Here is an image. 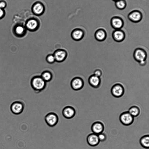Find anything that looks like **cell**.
Here are the masks:
<instances>
[{
  "instance_id": "e0dca14e",
  "label": "cell",
  "mask_w": 149,
  "mask_h": 149,
  "mask_svg": "<svg viewBox=\"0 0 149 149\" xmlns=\"http://www.w3.org/2000/svg\"><path fill=\"white\" fill-rule=\"evenodd\" d=\"M91 128L93 133L98 135L103 132L104 129V126L102 123L97 121L93 123Z\"/></svg>"
},
{
  "instance_id": "6da1fadb",
  "label": "cell",
  "mask_w": 149,
  "mask_h": 149,
  "mask_svg": "<svg viewBox=\"0 0 149 149\" xmlns=\"http://www.w3.org/2000/svg\"><path fill=\"white\" fill-rule=\"evenodd\" d=\"M32 88L36 93H38L45 89L46 82L40 76H36L33 77L31 81Z\"/></svg>"
},
{
  "instance_id": "4dcf8cb0",
  "label": "cell",
  "mask_w": 149,
  "mask_h": 149,
  "mask_svg": "<svg viewBox=\"0 0 149 149\" xmlns=\"http://www.w3.org/2000/svg\"><path fill=\"white\" fill-rule=\"evenodd\" d=\"M112 0L115 2H116V1H118L119 0Z\"/></svg>"
},
{
  "instance_id": "603a6c76",
  "label": "cell",
  "mask_w": 149,
  "mask_h": 149,
  "mask_svg": "<svg viewBox=\"0 0 149 149\" xmlns=\"http://www.w3.org/2000/svg\"><path fill=\"white\" fill-rule=\"evenodd\" d=\"M134 117L138 116L140 113L139 108L137 106H133L128 109V111Z\"/></svg>"
},
{
  "instance_id": "2e32d148",
  "label": "cell",
  "mask_w": 149,
  "mask_h": 149,
  "mask_svg": "<svg viewBox=\"0 0 149 149\" xmlns=\"http://www.w3.org/2000/svg\"><path fill=\"white\" fill-rule=\"evenodd\" d=\"M84 34V31L83 29L79 28H76L72 31L71 36L74 40L79 41L83 39Z\"/></svg>"
},
{
  "instance_id": "ffe728a7",
  "label": "cell",
  "mask_w": 149,
  "mask_h": 149,
  "mask_svg": "<svg viewBox=\"0 0 149 149\" xmlns=\"http://www.w3.org/2000/svg\"><path fill=\"white\" fill-rule=\"evenodd\" d=\"M86 140L88 144L92 146H97L100 142L98 135L94 133L89 134L87 136Z\"/></svg>"
},
{
  "instance_id": "7c38bea8",
  "label": "cell",
  "mask_w": 149,
  "mask_h": 149,
  "mask_svg": "<svg viewBox=\"0 0 149 149\" xmlns=\"http://www.w3.org/2000/svg\"><path fill=\"white\" fill-rule=\"evenodd\" d=\"M53 54L54 57L56 61L58 63H61L64 61L68 56L67 52L63 49H58L56 50Z\"/></svg>"
},
{
  "instance_id": "7a4b0ae2",
  "label": "cell",
  "mask_w": 149,
  "mask_h": 149,
  "mask_svg": "<svg viewBox=\"0 0 149 149\" xmlns=\"http://www.w3.org/2000/svg\"><path fill=\"white\" fill-rule=\"evenodd\" d=\"M40 22L37 17H33L29 18L26 21L25 26L27 30L31 32H34L40 28Z\"/></svg>"
},
{
  "instance_id": "83f0119b",
  "label": "cell",
  "mask_w": 149,
  "mask_h": 149,
  "mask_svg": "<svg viewBox=\"0 0 149 149\" xmlns=\"http://www.w3.org/2000/svg\"><path fill=\"white\" fill-rule=\"evenodd\" d=\"M7 3L6 1L4 0H1L0 1V8L4 9L6 7Z\"/></svg>"
},
{
  "instance_id": "f1b7e54d",
  "label": "cell",
  "mask_w": 149,
  "mask_h": 149,
  "mask_svg": "<svg viewBox=\"0 0 149 149\" xmlns=\"http://www.w3.org/2000/svg\"><path fill=\"white\" fill-rule=\"evenodd\" d=\"M5 15V12L4 9L0 8V19L3 18Z\"/></svg>"
},
{
  "instance_id": "8992f818",
  "label": "cell",
  "mask_w": 149,
  "mask_h": 149,
  "mask_svg": "<svg viewBox=\"0 0 149 149\" xmlns=\"http://www.w3.org/2000/svg\"><path fill=\"white\" fill-rule=\"evenodd\" d=\"M111 92L113 96L116 98H119L122 96L124 94L125 89L122 84L117 83L112 86Z\"/></svg>"
},
{
  "instance_id": "5b68a950",
  "label": "cell",
  "mask_w": 149,
  "mask_h": 149,
  "mask_svg": "<svg viewBox=\"0 0 149 149\" xmlns=\"http://www.w3.org/2000/svg\"><path fill=\"white\" fill-rule=\"evenodd\" d=\"M31 10L33 13L36 16H40L43 14L45 10L44 4L40 1H37L32 5Z\"/></svg>"
},
{
  "instance_id": "9c48e42d",
  "label": "cell",
  "mask_w": 149,
  "mask_h": 149,
  "mask_svg": "<svg viewBox=\"0 0 149 149\" xmlns=\"http://www.w3.org/2000/svg\"><path fill=\"white\" fill-rule=\"evenodd\" d=\"M110 22L111 27L115 30L121 29L124 24L123 19L118 16H114L111 17Z\"/></svg>"
},
{
  "instance_id": "3957f363",
  "label": "cell",
  "mask_w": 149,
  "mask_h": 149,
  "mask_svg": "<svg viewBox=\"0 0 149 149\" xmlns=\"http://www.w3.org/2000/svg\"><path fill=\"white\" fill-rule=\"evenodd\" d=\"M133 55L135 61L139 63L146 60L147 54L144 49L137 48L134 50Z\"/></svg>"
},
{
  "instance_id": "9a60e30c",
  "label": "cell",
  "mask_w": 149,
  "mask_h": 149,
  "mask_svg": "<svg viewBox=\"0 0 149 149\" xmlns=\"http://www.w3.org/2000/svg\"><path fill=\"white\" fill-rule=\"evenodd\" d=\"M62 114L65 118L70 119L74 117L76 114L75 109L72 106H68L64 107L62 111Z\"/></svg>"
},
{
  "instance_id": "ba28073f",
  "label": "cell",
  "mask_w": 149,
  "mask_h": 149,
  "mask_svg": "<svg viewBox=\"0 0 149 149\" xmlns=\"http://www.w3.org/2000/svg\"><path fill=\"white\" fill-rule=\"evenodd\" d=\"M119 120L121 123L125 126L132 124L134 120V117L128 111L122 113L119 116Z\"/></svg>"
},
{
  "instance_id": "44dd1931",
  "label": "cell",
  "mask_w": 149,
  "mask_h": 149,
  "mask_svg": "<svg viewBox=\"0 0 149 149\" xmlns=\"http://www.w3.org/2000/svg\"><path fill=\"white\" fill-rule=\"evenodd\" d=\"M140 145L143 148L148 149L149 148V135H146L141 137L140 139Z\"/></svg>"
},
{
  "instance_id": "4fadbf2b",
  "label": "cell",
  "mask_w": 149,
  "mask_h": 149,
  "mask_svg": "<svg viewBox=\"0 0 149 149\" xmlns=\"http://www.w3.org/2000/svg\"><path fill=\"white\" fill-rule=\"evenodd\" d=\"M27 29L22 24H17L13 29V33L17 37L22 38L27 33Z\"/></svg>"
},
{
  "instance_id": "8fae6325",
  "label": "cell",
  "mask_w": 149,
  "mask_h": 149,
  "mask_svg": "<svg viewBox=\"0 0 149 149\" xmlns=\"http://www.w3.org/2000/svg\"><path fill=\"white\" fill-rule=\"evenodd\" d=\"M84 82L83 79L79 77H75L73 78L70 82L72 88L74 91H78L84 87Z\"/></svg>"
},
{
  "instance_id": "52a82bcc",
  "label": "cell",
  "mask_w": 149,
  "mask_h": 149,
  "mask_svg": "<svg viewBox=\"0 0 149 149\" xmlns=\"http://www.w3.org/2000/svg\"><path fill=\"white\" fill-rule=\"evenodd\" d=\"M128 19L132 22L137 23L140 22L142 19L143 15L140 10H135L131 11L127 15Z\"/></svg>"
},
{
  "instance_id": "cb8c5ba5",
  "label": "cell",
  "mask_w": 149,
  "mask_h": 149,
  "mask_svg": "<svg viewBox=\"0 0 149 149\" xmlns=\"http://www.w3.org/2000/svg\"><path fill=\"white\" fill-rule=\"evenodd\" d=\"M116 8L119 10H123L126 7L127 3L125 0H119L115 2Z\"/></svg>"
},
{
  "instance_id": "277c9868",
  "label": "cell",
  "mask_w": 149,
  "mask_h": 149,
  "mask_svg": "<svg viewBox=\"0 0 149 149\" xmlns=\"http://www.w3.org/2000/svg\"><path fill=\"white\" fill-rule=\"evenodd\" d=\"M44 119L47 124L52 127L55 126L58 123L59 120L58 115L53 112L48 113L45 116Z\"/></svg>"
},
{
  "instance_id": "ac0fdd59",
  "label": "cell",
  "mask_w": 149,
  "mask_h": 149,
  "mask_svg": "<svg viewBox=\"0 0 149 149\" xmlns=\"http://www.w3.org/2000/svg\"><path fill=\"white\" fill-rule=\"evenodd\" d=\"M94 37L96 40L101 42L104 41L107 37L106 31L103 28L97 29L94 33Z\"/></svg>"
},
{
  "instance_id": "30bf717a",
  "label": "cell",
  "mask_w": 149,
  "mask_h": 149,
  "mask_svg": "<svg viewBox=\"0 0 149 149\" xmlns=\"http://www.w3.org/2000/svg\"><path fill=\"white\" fill-rule=\"evenodd\" d=\"M24 105L23 103L19 101H15L11 104L10 109L12 112L15 115L21 114L23 111Z\"/></svg>"
},
{
  "instance_id": "4316f807",
  "label": "cell",
  "mask_w": 149,
  "mask_h": 149,
  "mask_svg": "<svg viewBox=\"0 0 149 149\" xmlns=\"http://www.w3.org/2000/svg\"><path fill=\"white\" fill-rule=\"evenodd\" d=\"M102 71L100 69H97L94 71L93 74L100 77L102 75Z\"/></svg>"
},
{
  "instance_id": "7402d4cb",
  "label": "cell",
  "mask_w": 149,
  "mask_h": 149,
  "mask_svg": "<svg viewBox=\"0 0 149 149\" xmlns=\"http://www.w3.org/2000/svg\"><path fill=\"white\" fill-rule=\"evenodd\" d=\"M40 76L46 82L51 81L53 77L52 73L48 70H45L43 72Z\"/></svg>"
},
{
  "instance_id": "d4e9b609",
  "label": "cell",
  "mask_w": 149,
  "mask_h": 149,
  "mask_svg": "<svg viewBox=\"0 0 149 149\" xmlns=\"http://www.w3.org/2000/svg\"><path fill=\"white\" fill-rule=\"evenodd\" d=\"M46 61L49 64H53L55 61V59L53 54L48 55L46 58Z\"/></svg>"
},
{
  "instance_id": "f546056e",
  "label": "cell",
  "mask_w": 149,
  "mask_h": 149,
  "mask_svg": "<svg viewBox=\"0 0 149 149\" xmlns=\"http://www.w3.org/2000/svg\"><path fill=\"white\" fill-rule=\"evenodd\" d=\"M146 60L141 61L138 63L140 66H145L146 63Z\"/></svg>"
},
{
  "instance_id": "5bb4252c",
  "label": "cell",
  "mask_w": 149,
  "mask_h": 149,
  "mask_svg": "<svg viewBox=\"0 0 149 149\" xmlns=\"http://www.w3.org/2000/svg\"><path fill=\"white\" fill-rule=\"evenodd\" d=\"M112 36L114 41L117 42H120L124 40L125 34L124 31L121 29L115 30L112 33Z\"/></svg>"
},
{
  "instance_id": "d6986e66",
  "label": "cell",
  "mask_w": 149,
  "mask_h": 149,
  "mask_svg": "<svg viewBox=\"0 0 149 149\" xmlns=\"http://www.w3.org/2000/svg\"><path fill=\"white\" fill-rule=\"evenodd\" d=\"M88 81L91 87L94 88H97L100 86L101 79L100 77L92 74L88 77Z\"/></svg>"
},
{
  "instance_id": "484cf974",
  "label": "cell",
  "mask_w": 149,
  "mask_h": 149,
  "mask_svg": "<svg viewBox=\"0 0 149 149\" xmlns=\"http://www.w3.org/2000/svg\"><path fill=\"white\" fill-rule=\"evenodd\" d=\"M98 136L100 141H104L107 139L106 135L104 133H103L98 134Z\"/></svg>"
}]
</instances>
